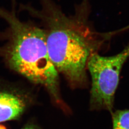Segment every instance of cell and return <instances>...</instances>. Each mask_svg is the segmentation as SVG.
I'll list each match as a JSON object with an SVG mask.
<instances>
[{"mask_svg": "<svg viewBox=\"0 0 129 129\" xmlns=\"http://www.w3.org/2000/svg\"><path fill=\"white\" fill-rule=\"evenodd\" d=\"M41 9L29 11L41 20L45 28L50 59L58 73L73 86L87 80V65L91 54L96 53L108 35L95 32L88 22V0H82L75 13L67 15L52 0H41Z\"/></svg>", "mask_w": 129, "mask_h": 129, "instance_id": "6da1fadb", "label": "cell"}, {"mask_svg": "<svg viewBox=\"0 0 129 129\" xmlns=\"http://www.w3.org/2000/svg\"><path fill=\"white\" fill-rule=\"evenodd\" d=\"M8 40L0 53L10 69L33 83L46 88L56 99L58 96V72L50 59L44 29L21 21L13 14Z\"/></svg>", "mask_w": 129, "mask_h": 129, "instance_id": "7a4b0ae2", "label": "cell"}, {"mask_svg": "<svg viewBox=\"0 0 129 129\" xmlns=\"http://www.w3.org/2000/svg\"><path fill=\"white\" fill-rule=\"evenodd\" d=\"M129 57V46L115 55L103 56L96 52L90 56L87 68L92 80L90 102L93 109L112 112L120 71Z\"/></svg>", "mask_w": 129, "mask_h": 129, "instance_id": "3957f363", "label": "cell"}, {"mask_svg": "<svg viewBox=\"0 0 129 129\" xmlns=\"http://www.w3.org/2000/svg\"><path fill=\"white\" fill-rule=\"evenodd\" d=\"M21 97L13 93L0 91V122L17 119L25 108Z\"/></svg>", "mask_w": 129, "mask_h": 129, "instance_id": "277c9868", "label": "cell"}, {"mask_svg": "<svg viewBox=\"0 0 129 129\" xmlns=\"http://www.w3.org/2000/svg\"><path fill=\"white\" fill-rule=\"evenodd\" d=\"M112 116V129H129V110L115 111Z\"/></svg>", "mask_w": 129, "mask_h": 129, "instance_id": "5b68a950", "label": "cell"}, {"mask_svg": "<svg viewBox=\"0 0 129 129\" xmlns=\"http://www.w3.org/2000/svg\"><path fill=\"white\" fill-rule=\"evenodd\" d=\"M38 129L37 128H36V127L35 126H33L32 125H29V126H25V127L23 128V129Z\"/></svg>", "mask_w": 129, "mask_h": 129, "instance_id": "8992f818", "label": "cell"}, {"mask_svg": "<svg viewBox=\"0 0 129 129\" xmlns=\"http://www.w3.org/2000/svg\"><path fill=\"white\" fill-rule=\"evenodd\" d=\"M0 129H5V127H4V126H1V125H0Z\"/></svg>", "mask_w": 129, "mask_h": 129, "instance_id": "52a82bcc", "label": "cell"}]
</instances>
